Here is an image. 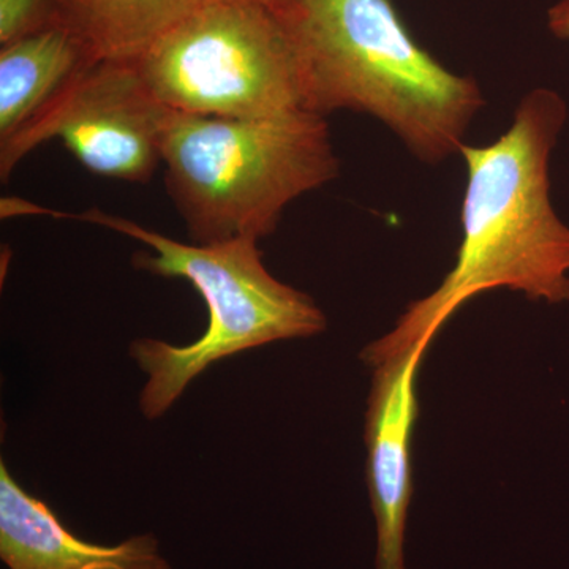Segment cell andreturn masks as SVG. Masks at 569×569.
Returning <instances> with one entry per match:
<instances>
[{"mask_svg": "<svg viewBox=\"0 0 569 569\" xmlns=\"http://www.w3.org/2000/svg\"><path fill=\"white\" fill-rule=\"evenodd\" d=\"M567 118L559 93L533 89L496 141L462 146L467 186L456 263L432 293L407 307L392 331L362 350L367 366L433 339L471 298L498 288L548 305L569 301V227L549 194L550 153Z\"/></svg>", "mask_w": 569, "mask_h": 569, "instance_id": "obj_1", "label": "cell"}, {"mask_svg": "<svg viewBox=\"0 0 569 569\" xmlns=\"http://www.w3.org/2000/svg\"><path fill=\"white\" fill-rule=\"evenodd\" d=\"M307 107L373 116L426 163L459 153L485 104L408 32L391 0H288Z\"/></svg>", "mask_w": 569, "mask_h": 569, "instance_id": "obj_2", "label": "cell"}, {"mask_svg": "<svg viewBox=\"0 0 569 569\" xmlns=\"http://www.w3.org/2000/svg\"><path fill=\"white\" fill-rule=\"evenodd\" d=\"M164 186L197 244L274 233L291 201L339 176L323 116L213 118L171 111Z\"/></svg>", "mask_w": 569, "mask_h": 569, "instance_id": "obj_3", "label": "cell"}, {"mask_svg": "<svg viewBox=\"0 0 569 569\" xmlns=\"http://www.w3.org/2000/svg\"><path fill=\"white\" fill-rule=\"evenodd\" d=\"M48 213L99 224L140 241L151 252L134 254V268L164 279H186L204 299L209 323L194 342L171 346L163 340L140 339L130 346V356L148 376L140 397L142 415L148 419L162 418L213 362L279 340L317 336L326 329L323 310L310 296L269 274L257 239L187 244L97 208Z\"/></svg>", "mask_w": 569, "mask_h": 569, "instance_id": "obj_4", "label": "cell"}, {"mask_svg": "<svg viewBox=\"0 0 569 569\" xmlns=\"http://www.w3.org/2000/svg\"><path fill=\"white\" fill-rule=\"evenodd\" d=\"M171 111L266 119L310 112L288 0H219L134 59Z\"/></svg>", "mask_w": 569, "mask_h": 569, "instance_id": "obj_5", "label": "cell"}, {"mask_svg": "<svg viewBox=\"0 0 569 569\" xmlns=\"http://www.w3.org/2000/svg\"><path fill=\"white\" fill-rule=\"evenodd\" d=\"M170 108L164 107L133 61L89 63L36 121L0 142V176L43 142L61 140L67 151L102 178L148 182L162 163Z\"/></svg>", "mask_w": 569, "mask_h": 569, "instance_id": "obj_6", "label": "cell"}, {"mask_svg": "<svg viewBox=\"0 0 569 569\" xmlns=\"http://www.w3.org/2000/svg\"><path fill=\"white\" fill-rule=\"evenodd\" d=\"M432 340H422L407 353L372 367L365 440L378 569H406L403 541L413 496L411 440L419 410L418 373Z\"/></svg>", "mask_w": 569, "mask_h": 569, "instance_id": "obj_7", "label": "cell"}, {"mask_svg": "<svg viewBox=\"0 0 569 569\" xmlns=\"http://www.w3.org/2000/svg\"><path fill=\"white\" fill-rule=\"evenodd\" d=\"M0 557L10 569H171L152 535L121 545L84 541L0 463Z\"/></svg>", "mask_w": 569, "mask_h": 569, "instance_id": "obj_8", "label": "cell"}, {"mask_svg": "<svg viewBox=\"0 0 569 569\" xmlns=\"http://www.w3.org/2000/svg\"><path fill=\"white\" fill-rule=\"evenodd\" d=\"M96 59L80 40L47 24L0 48V142L36 121Z\"/></svg>", "mask_w": 569, "mask_h": 569, "instance_id": "obj_9", "label": "cell"}, {"mask_svg": "<svg viewBox=\"0 0 569 569\" xmlns=\"http://www.w3.org/2000/svg\"><path fill=\"white\" fill-rule=\"evenodd\" d=\"M213 2L219 0H48V24L73 33L96 61H134Z\"/></svg>", "mask_w": 569, "mask_h": 569, "instance_id": "obj_10", "label": "cell"}, {"mask_svg": "<svg viewBox=\"0 0 569 569\" xmlns=\"http://www.w3.org/2000/svg\"><path fill=\"white\" fill-rule=\"evenodd\" d=\"M48 24V0H0V44Z\"/></svg>", "mask_w": 569, "mask_h": 569, "instance_id": "obj_11", "label": "cell"}, {"mask_svg": "<svg viewBox=\"0 0 569 569\" xmlns=\"http://www.w3.org/2000/svg\"><path fill=\"white\" fill-rule=\"evenodd\" d=\"M548 24L553 36L569 40V0H559L549 10Z\"/></svg>", "mask_w": 569, "mask_h": 569, "instance_id": "obj_12", "label": "cell"}]
</instances>
